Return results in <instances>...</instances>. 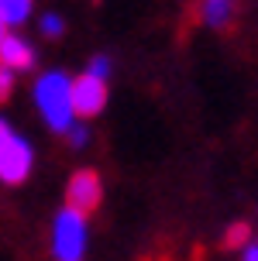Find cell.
Listing matches in <instances>:
<instances>
[{"label":"cell","mask_w":258,"mask_h":261,"mask_svg":"<svg viewBox=\"0 0 258 261\" xmlns=\"http://www.w3.org/2000/svg\"><path fill=\"white\" fill-rule=\"evenodd\" d=\"M0 65L17 79L28 72H38V45L21 31H7L0 38Z\"/></svg>","instance_id":"obj_6"},{"label":"cell","mask_w":258,"mask_h":261,"mask_svg":"<svg viewBox=\"0 0 258 261\" xmlns=\"http://www.w3.org/2000/svg\"><path fill=\"white\" fill-rule=\"evenodd\" d=\"M114 55L110 52H93L90 59H86V65H83V72H90V76H97V79H107L110 83V76H114Z\"/></svg>","instance_id":"obj_11"},{"label":"cell","mask_w":258,"mask_h":261,"mask_svg":"<svg viewBox=\"0 0 258 261\" xmlns=\"http://www.w3.org/2000/svg\"><path fill=\"white\" fill-rule=\"evenodd\" d=\"M100 203H103V175L100 172L93 169V165H79V169L69 172L65 193H62V206L93 217L100 210Z\"/></svg>","instance_id":"obj_4"},{"label":"cell","mask_w":258,"mask_h":261,"mask_svg":"<svg viewBox=\"0 0 258 261\" xmlns=\"http://www.w3.org/2000/svg\"><path fill=\"white\" fill-rule=\"evenodd\" d=\"M90 217L79 210L59 206L49 223V258L52 261H86L90 254Z\"/></svg>","instance_id":"obj_3"},{"label":"cell","mask_w":258,"mask_h":261,"mask_svg":"<svg viewBox=\"0 0 258 261\" xmlns=\"http://www.w3.org/2000/svg\"><path fill=\"white\" fill-rule=\"evenodd\" d=\"M238 261H258V241H248L245 248L238 251Z\"/></svg>","instance_id":"obj_14"},{"label":"cell","mask_w":258,"mask_h":261,"mask_svg":"<svg viewBox=\"0 0 258 261\" xmlns=\"http://www.w3.org/2000/svg\"><path fill=\"white\" fill-rule=\"evenodd\" d=\"M4 35H7V28H4V21H0V38H4Z\"/></svg>","instance_id":"obj_15"},{"label":"cell","mask_w":258,"mask_h":261,"mask_svg":"<svg viewBox=\"0 0 258 261\" xmlns=\"http://www.w3.org/2000/svg\"><path fill=\"white\" fill-rule=\"evenodd\" d=\"M35 28H38V35L45 41H55L65 35V17L59 11H41L38 17H35Z\"/></svg>","instance_id":"obj_10"},{"label":"cell","mask_w":258,"mask_h":261,"mask_svg":"<svg viewBox=\"0 0 258 261\" xmlns=\"http://www.w3.org/2000/svg\"><path fill=\"white\" fill-rule=\"evenodd\" d=\"M62 138H65V144H69L73 151H86V148L93 144V127L86 124V120H76V124L65 130Z\"/></svg>","instance_id":"obj_12"},{"label":"cell","mask_w":258,"mask_h":261,"mask_svg":"<svg viewBox=\"0 0 258 261\" xmlns=\"http://www.w3.org/2000/svg\"><path fill=\"white\" fill-rule=\"evenodd\" d=\"M38 0H0V21L7 31H21V28L35 17Z\"/></svg>","instance_id":"obj_8"},{"label":"cell","mask_w":258,"mask_h":261,"mask_svg":"<svg viewBox=\"0 0 258 261\" xmlns=\"http://www.w3.org/2000/svg\"><path fill=\"white\" fill-rule=\"evenodd\" d=\"M224 248H231V251H241L248 244V241H255V230H251V223L248 220H231L227 227H224Z\"/></svg>","instance_id":"obj_9"},{"label":"cell","mask_w":258,"mask_h":261,"mask_svg":"<svg viewBox=\"0 0 258 261\" xmlns=\"http://www.w3.org/2000/svg\"><path fill=\"white\" fill-rule=\"evenodd\" d=\"M69 86H73V76L59 65L38 69L31 79V107H35L38 120L45 124V130H52V134H65L76 124Z\"/></svg>","instance_id":"obj_1"},{"label":"cell","mask_w":258,"mask_h":261,"mask_svg":"<svg viewBox=\"0 0 258 261\" xmlns=\"http://www.w3.org/2000/svg\"><path fill=\"white\" fill-rule=\"evenodd\" d=\"M69 93H73V114H76V120H86V124L97 120L107 110V103H110V83L90 76V72H76Z\"/></svg>","instance_id":"obj_5"},{"label":"cell","mask_w":258,"mask_h":261,"mask_svg":"<svg viewBox=\"0 0 258 261\" xmlns=\"http://www.w3.org/2000/svg\"><path fill=\"white\" fill-rule=\"evenodd\" d=\"M35 165H38L35 141L7 114H0V186L7 189L25 186L35 175Z\"/></svg>","instance_id":"obj_2"},{"label":"cell","mask_w":258,"mask_h":261,"mask_svg":"<svg viewBox=\"0 0 258 261\" xmlns=\"http://www.w3.org/2000/svg\"><path fill=\"white\" fill-rule=\"evenodd\" d=\"M14 93H17V76H14V72H7V69L0 65V103H7Z\"/></svg>","instance_id":"obj_13"},{"label":"cell","mask_w":258,"mask_h":261,"mask_svg":"<svg viewBox=\"0 0 258 261\" xmlns=\"http://www.w3.org/2000/svg\"><path fill=\"white\" fill-rule=\"evenodd\" d=\"M241 11V0H200L196 4V21L206 31H227Z\"/></svg>","instance_id":"obj_7"}]
</instances>
